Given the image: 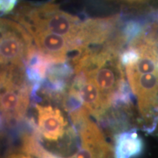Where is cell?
<instances>
[{"mask_svg": "<svg viewBox=\"0 0 158 158\" xmlns=\"http://www.w3.org/2000/svg\"><path fill=\"white\" fill-rule=\"evenodd\" d=\"M13 19L27 30L49 31L66 37L72 44L82 23L78 17L61 10L58 5L50 2L39 5L21 4L14 12Z\"/></svg>", "mask_w": 158, "mask_h": 158, "instance_id": "1", "label": "cell"}, {"mask_svg": "<svg viewBox=\"0 0 158 158\" xmlns=\"http://www.w3.org/2000/svg\"><path fill=\"white\" fill-rule=\"evenodd\" d=\"M37 127L45 141L56 143L68 133V122L58 108L35 104Z\"/></svg>", "mask_w": 158, "mask_h": 158, "instance_id": "7", "label": "cell"}, {"mask_svg": "<svg viewBox=\"0 0 158 158\" xmlns=\"http://www.w3.org/2000/svg\"><path fill=\"white\" fill-rule=\"evenodd\" d=\"M30 34L17 21L1 19V70L26 68L37 53Z\"/></svg>", "mask_w": 158, "mask_h": 158, "instance_id": "2", "label": "cell"}, {"mask_svg": "<svg viewBox=\"0 0 158 158\" xmlns=\"http://www.w3.org/2000/svg\"><path fill=\"white\" fill-rule=\"evenodd\" d=\"M5 158H33L27 152H15L11 153Z\"/></svg>", "mask_w": 158, "mask_h": 158, "instance_id": "12", "label": "cell"}, {"mask_svg": "<svg viewBox=\"0 0 158 158\" xmlns=\"http://www.w3.org/2000/svg\"><path fill=\"white\" fill-rule=\"evenodd\" d=\"M114 153L116 158H131L143 149V142L135 132H126L116 138Z\"/></svg>", "mask_w": 158, "mask_h": 158, "instance_id": "9", "label": "cell"}, {"mask_svg": "<svg viewBox=\"0 0 158 158\" xmlns=\"http://www.w3.org/2000/svg\"><path fill=\"white\" fill-rule=\"evenodd\" d=\"M121 3L124 7L135 10L137 11L147 12L152 17L157 11L156 5H158V0H112Z\"/></svg>", "mask_w": 158, "mask_h": 158, "instance_id": "10", "label": "cell"}, {"mask_svg": "<svg viewBox=\"0 0 158 158\" xmlns=\"http://www.w3.org/2000/svg\"><path fill=\"white\" fill-rule=\"evenodd\" d=\"M26 70L1 72V110L7 122L23 117L30 99L31 87Z\"/></svg>", "mask_w": 158, "mask_h": 158, "instance_id": "3", "label": "cell"}, {"mask_svg": "<svg viewBox=\"0 0 158 158\" xmlns=\"http://www.w3.org/2000/svg\"><path fill=\"white\" fill-rule=\"evenodd\" d=\"M153 16H154V18H155V19H157V20H158V11L157 12V13H155V15H153Z\"/></svg>", "mask_w": 158, "mask_h": 158, "instance_id": "13", "label": "cell"}, {"mask_svg": "<svg viewBox=\"0 0 158 158\" xmlns=\"http://www.w3.org/2000/svg\"><path fill=\"white\" fill-rule=\"evenodd\" d=\"M121 24L120 15L86 20L81 23L71 53L75 54L105 45L117 34Z\"/></svg>", "mask_w": 158, "mask_h": 158, "instance_id": "4", "label": "cell"}, {"mask_svg": "<svg viewBox=\"0 0 158 158\" xmlns=\"http://www.w3.org/2000/svg\"><path fill=\"white\" fill-rule=\"evenodd\" d=\"M78 124L81 146L73 158H116L114 149L89 116L82 118Z\"/></svg>", "mask_w": 158, "mask_h": 158, "instance_id": "5", "label": "cell"}, {"mask_svg": "<svg viewBox=\"0 0 158 158\" xmlns=\"http://www.w3.org/2000/svg\"><path fill=\"white\" fill-rule=\"evenodd\" d=\"M27 31L32 37L40 55L49 64H63L72 51V43L66 37L35 29Z\"/></svg>", "mask_w": 158, "mask_h": 158, "instance_id": "6", "label": "cell"}, {"mask_svg": "<svg viewBox=\"0 0 158 158\" xmlns=\"http://www.w3.org/2000/svg\"><path fill=\"white\" fill-rule=\"evenodd\" d=\"M73 83L71 87L73 88L82 102L83 106L89 113L100 114L109 107L97 86L83 73H75Z\"/></svg>", "mask_w": 158, "mask_h": 158, "instance_id": "8", "label": "cell"}, {"mask_svg": "<svg viewBox=\"0 0 158 158\" xmlns=\"http://www.w3.org/2000/svg\"><path fill=\"white\" fill-rule=\"evenodd\" d=\"M61 158H73L72 157H61Z\"/></svg>", "mask_w": 158, "mask_h": 158, "instance_id": "14", "label": "cell"}, {"mask_svg": "<svg viewBox=\"0 0 158 158\" xmlns=\"http://www.w3.org/2000/svg\"><path fill=\"white\" fill-rule=\"evenodd\" d=\"M18 0H1V10L3 13H9L13 9Z\"/></svg>", "mask_w": 158, "mask_h": 158, "instance_id": "11", "label": "cell"}]
</instances>
